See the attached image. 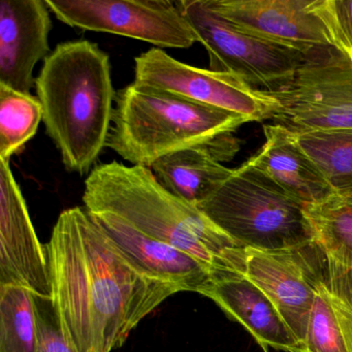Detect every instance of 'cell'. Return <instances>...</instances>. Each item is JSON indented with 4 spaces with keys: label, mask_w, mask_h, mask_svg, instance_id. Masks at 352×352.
<instances>
[{
    "label": "cell",
    "mask_w": 352,
    "mask_h": 352,
    "mask_svg": "<svg viewBox=\"0 0 352 352\" xmlns=\"http://www.w3.org/2000/svg\"><path fill=\"white\" fill-rule=\"evenodd\" d=\"M89 213L120 218L145 236L180 249L218 271L238 273L242 248L199 208L164 188L151 168L118 162L92 168L84 184Z\"/></svg>",
    "instance_id": "cell-2"
},
{
    "label": "cell",
    "mask_w": 352,
    "mask_h": 352,
    "mask_svg": "<svg viewBox=\"0 0 352 352\" xmlns=\"http://www.w3.org/2000/svg\"><path fill=\"white\" fill-rule=\"evenodd\" d=\"M89 214L129 263L147 277L170 284L179 292L197 294L211 283L215 270L192 255L145 236L116 216Z\"/></svg>",
    "instance_id": "cell-13"
},
{
    "label": "cell",
    "mask_w": 352,
    "mask_h": 352,
    "mask_svg": "<svg viewBox=\"0 0 352 352\" xmlns=\"http://www.w3.org/2000/svg\"><path fill=\"white\" fill-rule=\"evenodd\" d=\"M50 12L46 0L0 1V83L32 94L34 67L52 52Z\"/></svg>",
    "instance_id": "cell-12"
},
{
    "label": "cell",
    "mask_w": 352,
    "mask_h": 352,
    "mask_svg": "<svg viewBox=\"0 0 352 352\" xmlns=\"http://www.w3.org/2000/svg\"><path fill=\"white\" fill-rule=\"evenodd\" d=\"M294 135L336 193L342 197L352 195V129L310 131Z\"/></svg>",
    "instance_id": "cell-19"
},
{
    "label": "cell",
    "mask_w": 352,
    "mask_h": 352,
    "mask_svg": "<svg viewBox=\"0 0 352 352\" xmlns=\"http://www.w3.org/2000/svg\"><path fill=\"white\" fill-rule=\"evenodd\" d=\"M346 197V199H351V201H352V195H345V197Z\"/></svg>",
    "instance_id": "cell-26"
},
{
    "label": "cell",
    "mask_w": 352,
    "mask_h": 352,
    "mask_svg": "<svg viewBox=\"0 0 352 352\" xmlns=\"http://www.w3.org/2000/svg\"><path fill=\"white\" fill-rule=\"evenodd\" d=\"M239 149V140L230 135L212 145L168 154L150 168L164 188L199 208L230 176L232 168L221 162L232 160Z\"/></svg>",
    "instance_id": "cell-17"
},
{
    "label": "cell",
    "mask_w": 352,
    "mask_h": 352,
    "mask_svg": "<svg viewBox=\"0 0 352 352\" xmlns=\"http://www.w3.org/2000/svg\"><path fill=\"white\" fill-rule=\"evenodd\" d=\"M210 58V69L234 74L253 87L275 91L289 83L307 53L258 38L236 28L207 0L176 1Z\"/></svg>",
    "instance_id": "cell-6"
},
{
    "label": "cell",
    "mask_w": 352,
    "mask_h": 352,
    "mask_svg": "<svg viewBox=\"0 0 352 352\" xmlns=\"http://www.w3.org/2000/svg\"><path fill=\"white\" fill-rule=\"evenodd\" d=\"M133 82L232 113L248 122L272 121L279 109V102L267 91L253 87L239 76L186 65L160 48L135 57Z\"/></svg>",
    "instance_id": "cell-8"
},
{
    "label": "cell",
    "mask_w": 352,
    "mask_h": 352,
    "mask_svg": "<svg viewBox=\"0 0 352 352\" xmlns=\"http://www.w3.org/2000/svg\"><path fill=\"white\" fill-rule=\"evenodd\" d=\"M0 285H17L53 298L46 248L42 246L10 162L0 160Z\"/></svg>",
    "instance_id": "cell-11"
},
{
    "label": "cell",
    "mask_w": 352,
    "mask_h": 352,
    "mask_svg": "<svg viewBox=\"0 0 352 352\" xmlns=\"http://www.w3.org/2000/svg\"><path fill=\"white\" fill-rule=\"evenodd\" d=\"M265 143L247 162L302 205L322 203L336 195L315 162L282 125H263Z\"/></svg>",
    "instance_id": "cell-16"
},
{
    "label": "cell",
    "mask_w": 352,
    "mask_h": 352,
    "mask_svg": "<svg viewBox=\"0 0 352 352\" xmlns=\"http://www.w3.org/2000/svg\"><path fill=\"white\" fill-rule=\"evenodd\" d=\"M53 300L78 352H112L178 288L133 267L85 208L65 210L46 246Z\"/></svg>",
    "instance_id": "cell-1"
},
{
    "label": "cell",
    "mask_w": 352,
    "mask_h": 352,
    "mask_svg": "<svg viewBox=\"0 0 352 352\" xmlns=\"http://www.w3.org/2000/svg\"><path fill=\"white\" fill-rule=\"evenodd\" d=\"M115 102L107 147L131 166L149 168L168 154L212 145L248 122L135 82L116 92Z\"/></svg>",
    "instance_id": "cell-4"
},
{
    "label": "cell",
    "mask_w": 352,
    "mask_h": 352,
    "mask_svg": "<svg viewBox=\"0 0 352 352\" xmlns=\"http://www.w3.org/2000/svg\"><path fill=\"white\" fill-rule=\"evenodd\" d=\"M258 286L275 305L304 352L315 290L296 249L261 251L243 248L240 273Z\"/></svg>",
    "instance_id": "cell-14"
},
{
    "label": "cell",
    "mask_w": 352,
    "mask_h": 352,
    "mask_svg": "<svg viewBox=\"0 0 352 352\" xmlns=\"http://www.w3.org/2000/svg\"><path fill=\"white\" fill-rule=\"evenodd\" d=\"M67 25L116 34L160 48L188 49L197 42L176 1L170 0H46Z\"/></svg>",
    "instance_id": "cell-9"
},
{
    "label": "cell",
    "mask_w": 352,
    "mask_h": 352,
    "mask_svg": "<svg viewBox=\"0 0 352 352\" xmlns=\"http://www.w3.org/2000/svg\"><path fill=\"white\" fill-rule=\"evenodd\" d=\"M296 250L307 275L352 315V270L329 256L315 240Z\"/></svg>",
    "instance_id": "cell-23"
},
{
    "label": "cell",
    "mask_w": 352,
    "mask_h": 352,
    "mask_svg": "<svg viewBox=\"0 0 352 352\" xmlns=\"http://www.w3.org/2000/svg\"><path fill=\"white\" fill-rule=\"evenodd\" d=\"M306 276L314 287L315 296L304 352H352V315L324 288Z\"/></svg>",
    "instance_id": "cell-18"
},
{
    "label": "cell",
    "mask_w": 352,
    "mask_h": 352,
    "mask_svg": "<svg viewBox=\"0 0 352 352\" xmlns=\"http://www.w3.org/2000/svg\"><path fill=\"white\" fill-rule=\"evenodd\" d=\"M201 294L246 327L265 352L269 346L286 352H302V346L269 296L242 274L218 270Z\"/></svg>",
    "instance_id": "cell-15"
},
{
    "label": "cell",
    "mask_w": 352,
    "mask_h": 352,
    "mask_svg": "<svg viewBox=\"0 0 352 352\" xmlns=\"http://www.w3.org/2000/svg\"><path fill=\"white\" fill-rule=\"evenodd\" d=\"M38 323L34 292L0 285V352H36Z\"/></svg>",
    "instance_id": "cell-21"
},
{
    "label": "cell",
    "mask_w": 352,
    "mask_h": 352,
    "mask_svg": "<svg viewBox=\"0 0 352 352\" xmlns=\"http://www.w3.org/2000/svg\"><path fill=\"white\" fill-rule=\"evenodd\" d=\"M339 52L352 61V0H333Z\"/></svg>",
    "instance_id": "cell-25"
},
{
    "label": "cell",
    "mask_w": 352,
    "mask_h": 352,
    "mask_svg": "<svg viewBox=\"0 0 352 352\" xmlns=\"http://www.w3.org/2000/svg\"><path fill=\"white\" fill-rule=\"evenodd\" d=\"M199 209L244 248L290 250L315 240L304 205L288 197L248 162L232 170Z\"/></svg>",
    "instance_id": "cell-5"
},
{
    "label": "cell",
    "mask_w": 352,
    "mask_h": 352,
    "mask_svg": "<svg viewBox=\"0 0 352 352\" xmlns=\"http://www.w3.org/2000/svg\"><path fill=\"white\" fill-rule=\"evenodd\" d=\"M36 90L47 135L65 168L89 175L112 129L110 57L89 41L61 43L45 59Z\"/></svg>",
    "instance_id": "cell-3"
},
{
    "label": "cell",
    "mask_w": 352,
    "mask_h": 352,
    "mask_svg": "<svg viewBox=\"0 0 352 352\" xmlns=\"http://www.w3.org/2000/svg\"><path fill=\"white\" fill-rule=\"evenodd\" d=\"M272 122L294 133L352 129V61L333 47H315L294 79L275 91Z\"/></svg>",
    "instance_id": "cell-7"
},
{
    "label": "cell",
    "mask_w": 352,
    "mask_h": 352,
    "mask_svg": "<svg viewBox=\"0 0 352 352\" xmlns=\"http://www.w3.org/2000/svg\"><path fill=\"white\" fill-rule=\"evenodd\" d=\"M38 345L36 352H78L69 339L53 298L34 294Z\"/></svg>",
    "instance_id": "cell-24"
},
{
    "label": "cell",
    "mask_w": 352,
    "mask_h": 352,
    "mask_svg": "<svg viewBox=\"0 0 352 352\" xmlns=\"http://www.w3.org/2000/svg\"><path fill=\"white\" fill-rule=\"evenodd\" d=\"M218 15L258 38L307 53L340 42L333 0H207Z\"/></svg>",
    "instance_id": "cell-10"
},
{
    "label": "cell",
    "mask_w": 352,
    "mask_h": 352,
    "mask_svg": "<svg viewBox=\"0 0 352 352\" xmlns=\"http://www.w3.org/2000/svg\"><path fill=\"white\" fill-rule=\"evenodd\" d=\"M43 108L38 98L0 83V160L12 156L36 135Z\"/></svg>",
    "instance_id": "cell-22"
},
{
    "label": "cell",
    "mask_w": 352,
    "mask_h": 352,
    "mask_svg": "<svg viewBox=\"0 0 352 352\" xmlns=\"http://www.w3.org/2000/svg\"><path fill=\"white\" fill-rule=\"evenodd\" d=\"M315 241L329 256L352 270V201L333 195L322 203L304 206Z\"/></svg>",
    "instance_id": "cell-20"
}]
</instances>
